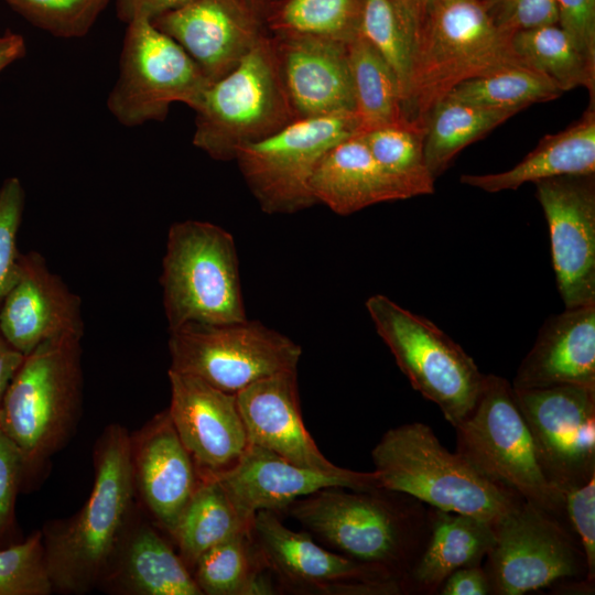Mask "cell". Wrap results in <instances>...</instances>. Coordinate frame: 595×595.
Returning a JSON list of instances; mask_svg holds the SVG:
<instances>
[{"label":"cell","instance_id":"cell-1","mask_svg":"<svg viewBox=\"0 0 595 595\" xmlns=\"http://www.w3.org/2000/svg\"><path fill=\"white\" fill-rule=\"evenodd\" d=\"M425 506L383 488L329 487L295 500L284 511L322 543L401 582L407 592V575L430 532L431 507Z\"/></svg>","mask_w":595,"mask_h":595},{"label":"cell","instance_id":"cell-2","mask_svg":"<svg viewBox=\"0 0 595 595\" xmlns=\"http://www.w3.org/2000/svg\"><path fill=\"white\" fill-rule=\"evenodd\" d=\"M95 479L80 510L43 532L54 589L83 594L99 584L129 529L136 486L131 435L109 424L94 451Z\"/></svg>","mask_w":595,"mask_h":595},{"label":"cell","instance_id":"cell-3","mask_svg":"<svg viewBox=\"0 0 595 595\" xmlns=\"http://www.w3.org/2000/svg\"><path fill=\"white\" fill-rule=\"evenodd\" d=\"M380 488L409 495L434 509L491 526L524 499L442 445L425 423L388 430L371 452Z\"/></svg>","mask_w":595,"mask_h":595},{"label":"cell","instance_id":"cell-4","mask_svg":"<svg viewBox=\"0 0 595 595\" xmlns=\"http://www.w3.org/2000/svg\"><path fill=\"white\" fill-rule=\"evenodd\" d=\"M511 36L495 24L484 0H434L420 24L404 120L425 129L433 106L459 83L523 64Z\"/></svg>","mask_w":595,"mask_h":595},{"label":"cell","instance_id":"cell-5","mask_svg":"<svg viewBox=\"0 0 595 595\" xmlns=\"http://www.w3.org/2000/svg\"><path fill=\"white\" fill-rule=\"evenodd\" d=\"M83 335L67 333L28 354L0 404V429L20 450L24 473L37 469L67 442L82 408Z\"/></svg>","mask_w":595,"mask_h":595},{"label":"cell","instance_id":"cell-6","mask_svg":"<svg viewBox=\"0 0 595 595\" xmlns=\"http://www.w3.org/2000/svg\"><path fill=\"white\" fill-rule=\"evenodd\" d=\"M169 331L247 320L232 235L209 221L171 225L160 277Z\"/></svg>","mask_w":595,"mask_h":595},{"label":"cell","instance_id":"cell-7","mask_svg":"<svg viewBox=\"0 0 595 595\" xmlns=\"http://www.w3.org/2000/svg\"><path fill=\"white\" fill-rule=\"evenodd\" d=\"M193 144L219 161L294 120L267 33L240 63L210 83L194 106Z\"/></svg>","mask_w":595,"mask_h":595},{"label":"cell","instance_id":"cell-8","mask_svg":"<svg viewBox=\"0 0 595 595\" xmlns=\"http://www.w3.org/2000/svg\"><path fill=\"white\" fill-rule=\"evenodd\" d=\"M366 309L378 335L413 389L435 403L454 428L474 410L486 375L446 333L382 294Z\"/></svg>","mask_w":595,"mask_h":595},{"label":"cell","instance_id":"cell-9","mask_svg":"<svg viewBox=\"0 0 595 595\" xmlns=\"http://www.w3.org/2000/svg\"><path fill=\"white\" fill-rule=\"evenodd\" d=\"M456 452L526 501L565 520L564 496L547 479L511 383L486 375L472 413L455 426Z\"/></svg>","mask_w":595,"mask_h":595},{"label":"cell","instance_id":"cell-10","mask_svg":"<svg viewBox=\"0 0 595 595\" xmlns=\"http://www.w3.org/2000/svg\"><path fill=\"white\" fill-rule=\"evenodd\" d=\"M357 112L294 119L273 134L240 148V173L267 214H293L316 201L311 180L324 155L360 132Z\"/></svg>","mask_w":595,"mask_h":595},{"label":"cell","instance_id":"cell-11","mask_svg":"<svg viewBox=\"0 0 595 595\" xmlns=\"http://www.w3.org/2000/svg\"><path fill=\"white\" fill-rule=\"evenodd\" d=\"M170 332L171 370L236 394L275 374L298 370L302 348L258 321L186 323Z\"/></svg>","mask_w":595,"mask_h":595},{"label":"cell","instance_id":"cell-12","mask_svg":"<svg viewBox=\"0 0 595 595\" xmlns=\"http://www.w3.org/2000/svg\"><path fill=\"white\" fill-rule=\"evenodd\" d=\"M493 528L496 540L483 565L490 594L522 595L586 578L585 554L567 521L523 500Z\"/></svg>","mask_w":595,"mask_h":595},{"label":"cell","instance_id":"cell-13","mask_svg":"<svg viewBox=\"0 0 595 595\" xmlns=\"http://www.w3.org/2000/svg\"><path fill=\"white\" fill-rule=\"evenodd\" d=\"M210 84L192 57L149 19L128 23L119 77L107 105L127 127L164 120L173 102L192 109Z\"/></svg>","mask_w":595,"mask_h":595},{"label":"cell","instance_id":"cell-14","mask_svg":"<svg viewBox=\"0 0 595 595\" xmlns=\"http://www.w3.org/2000/svg\"><path fill=\"white\" fill-rule=\"evenodd\" d=\"M512 389L549 483L563 493L594 477L595 389L575 385Z\"/></svg>","mask_w":595,"mask_h":595},{"label":"cell","instance_id":"cell-15","mask_svg":"<svg viewBox=\"0 0 595 595\" xmlns=\"http://www.w3.org/2000/svg\"><path fill=\"white\" fill-rule=\"evenodd\" d=\"M251 534L262 562L286 588L326 594L378 595L385 593L383 582L401 583L318 545L309 532L291 530L271 510L256 513Z\"/></svg>","mask_w":595,"mask_h":595},{"label":"cell","instance_id":"cell-16","mask_svg":"<svg viewBox=\"0 0 595 595\" xmlns=\"http://www.w3.org/2000/svg\"><path fill=\"white\" fill-rule=\"evenodd\" d=\"M533 184L548 223L553 270L565 309L595 305V174Z\"/></svg>","mask_w":595,"mask_h":595},{"label":"cell","instance_id":"cell-17","mask_svg":"<svg viewBox=\"0 0 595 595\" xmlns=\"http://www.w3.org/2000/svg\"><path fill=\"white\" fill-rule=\"evenodd\" d=\"M167 413L201 477L231 468L249 445L236 394L192 375L167 371Z\"/></svg>","mask_w":595,"mask_h":595},{"label":"cell","instance_id":"cell-18","mask_svg":"<svg viewBox=\"0 0 595 595\" xmlns=\"http://www.w3.org/2000/svg\"><path fill=\"white\" fill-rule=\"evenodd\" d=\"M210 477L220 484L240 519L250 528L258 511H284L295 500L324 488H380L375 470L346 468L336 474L322 473L292 464L272 451L250 443L231 468Z\"/></svg>","mask_w":595,"mask_h":595},{"label":"cell","instance_id":"cell-19","mask_svg":"<svg viewBox=\"0 0 595 595\" xmlns=\"http://www.w3.org/2000/svg\"><path fill=\"white\" fill-rule=\"evenodd\" d=\"M213 83L234 69L268 33L245 0H191L151 20Z\"/></svg>","mask_w":595,"mask_h":595},{"label":"cell","instance_id":"cell-20","mask_svg":"<svg viewBox=\"0 0 595 595\" xmlns=\"http://www.w3.org/2000/svg\"><path fill=\"white\" fill-rule=\"evenodd\" d=\"M294 119L356 112L347 43L269 34Z\"/></svg>","mask_w":595,"mask_h":595},{"label":"cell","instance_id":"cell-21","mask_svg":"<svg viewBox=\"0 0 595 595\" xmlns=\"http://www.w3.org/2000/svg\"><path fill=\"white\" fill-rule=\"evenodd\" d=\"M84 335L80 299L36 251L21 253L19 273L0 303V334L24 356L42 342Z\"/></svg>","mask_w":595,"mask_h":595},{"label":"cell","instance_id":"cell-22","mask_svg":"<svg viewBox=\"0 0 595 595\" xmlns=\"http://www.w3.org/2000/svg\"><path fill=\"white\" fill-rule=\"evenodd\" d=\"M131 466L136 490L155 523L170 534L198 487L201 475L167 410L131 435Z\"/></svg>","mask_w":595,"mask_h":595},{"label":"cell","instance_id":"cell-23","mask_svg":"<svg viewBox=\"0 0 595 595\" xmlns=\"http://www.w3.org/2000/svg\"><path fill=\"white\" fill-rule=\"evenodd\" d=\"M236 398L250 444L312 470L333 474L346 470L322 454L304 425L298 370L258 380L237 392Z\"/></svg>","mask_w":595,"mask_h":595},{"label":"cell","instance_id":"cell-24","mask_svg":"<svg viewBox=\"0 0 595 595\" xmlns=\"http://www.w3.org/2000/svg\"><path fill=\"white\" fill-rule=\"evenodd\" d=\"M559 385L595 389V305L549 316L511 383L515 389Z\"/></svg>","mask_w":595,"mask_h":595},{"label":"cell","instance_id":"cell-25","mask_svg":"<svg viewBox=\"0 0 595 595\" xmlns=\"http://www.w3.org/2000/svg\"><path fill=\"white\" fill-rule=\"evenodd\" d=\"M316 203L346 216L368 206L415 197V192L372 156L361 136L333 147L311 180Z\"/></svg>","mask_w":595,"mask_h":595},{"label":"cell","instance_id":"cell-26","mask_svg":"<svg viewBox=\"0 0 595 595\" xmlns=\"http://www.w3.org/2000/svg\"><path fill=\"white\" fill-rule=\"evenodd\" d=\"M129 529L101 582L132 595H203L190 567L156 529L148 523Z\"/></svg>","mask_w":595,"mask_h":595},{"label":"cell","instance_id":"cell-27","mask_svg":"<svg viewBox=\"0 0 595 595\" xmlns=\"http://www.w3.org/2000/svg\"><path fill=\"white\" fill-rule=\"evenodd\" d=\"M495 540L490 523L431 508L426 543L405 578L408 594H437L456 570L482 565Z\"/></svg>","mask_w":595,"mask_h":595},{"label":"cell","instance_id":"cell-28","mask_svg":"<svg viewBox=\"0 0 595 595\" xmlns=\"http://www.w3.org/2000/svg\"><path fill=\"white\" fill-rule=\"evenodd\" d=\"M595 174V106L566 129L545 136L533 151L512 169L490 174H464L461 183L497 193L524 183L565 175Z\"/></svg>","mask_w":595,"mask_h":595},{"label":"cell","instance_id":"cell-29","mask_svg":"<svg viewBox=\"0 0 595 595\" xmlns=\"http://www.w3.org/2000/svg\"><path fill=\"white\" fill-rule=\"evenodd\" d=\"M517 109H491L445 96L431 109L425 123L424 159L435 180L467 145L482 139Z\"/></svg>","mask_w":595,"mask_h":595},{"label":"cell","instance_id":"cell-30","mask_svg":"<svg viewBox=\"0 0 595 595\" xmlns=\"http://www.w3.org/2000/svg\"><path fill=\"white\" fill-rule=\"evenodd\" d=\"M242 531L251 528L240 519L220 484L204 476L169 536L192 572L201 555Z\"/></svg>","mask_w":595,"mask_h":595},{"label":"cell","instance_id":"cell-31","mask_svg":"<svg viewBox=\"0 0 595 595\" xmlns=\"http://www.w3.org/2000/svg\"><path fill=\"white\" fill-rule=\"evenodd\" d=\"M263 569L251 531H242L201 555L192 574L205 595L273 594Z\"/></svg>","mask_w":595,"mask_h":595},{"label":"cell","instance_id":"cell-32","mask_svg":"<svg viewBox=\"0 0 595 595\" xmlns=\"http://www.w3.org/2000/svg\"><path fill=\"white\" fill-rule=\"evenodd\" d=\"M361 131L403 120V98L392 68L360 34L347 43Z\"/></svg>","mask_w":595,"mask_h":595},{"label":"cell","instance_id":"cell-33","mask_svg":"<svg viewBox=\"0 0 595 595\" xmlns=\"http://www.w3.org/2000/svg\"><path fill=\"white\" fill-rule=\"evenodd\" d=\"M363 0H273L262 13L268 34L349 43L359 34Z\"/></svg>","mask_w":595,"mask_h":595},{"label":"cell","instance_id":"cell-34","mask_svg":"<svg viewBox=\"0 0 595 595\" xmlns=\"http://www.w3.org/2000/svg\"><path fill=\"white\" fill-rule=\"evenodd\" d=\"M517 57L551 79L564 93L584 87L595 101V66L577 51L559 24L519 31L511 36Z\"/></svg>","mask_w":595,"mask_h":595},{"label":"cell","instance_id":"cell-35","mask_svg":"<svg viewBox=\"0 0 595 595\" xmlns=\"http://www.w3.org/2000/svg\"><path fill=\"white\" fill-rule=\"evenodd\" d=\"M421 18L407 0H363L359 34L386 60L407 95Z\"/></svg>","mask_w":595,"mask_h":595},{"label":"cell","instance_id":"cell-36","mask_svg":"<svg viewBox=\"0 0 595 595\" xmlns=\"http://www.w3.org/2000/svg\"><path fill=\"white\" fill-rule=\"evenodd\" d=\"M563 93L543 74L524 65H507L456 85L446 96L491 109L522 110L556 99Z\"/></svg>","mask_w":595,"mask_h":595},{"label":"cell","instance_id":"cell-37","mask_svg":"<svg viewBox=\"0 0 595 595\" xmlns=\"http://www.w3.org/2000/svg\"><path fill=\"white\" fill-rule=\"evenodd\" d=\"M425 129L400 120L359 132L372 156L416 194L434 193V178L424 159Z\"/></svg>","mask_w":595,"mask_h":595},{"label":"cell","instance_id":"cell-38","mask_svg":"<svg viewBox=\"0 0 595 595\" xmlns=\"http://www.w3.org/2000/svg\"><path fill=\"white\" fill-rule=\"evenodd\" d=\"M52 591L42 531L0 550V595H48Z\"/></svg>","mask_w":595,"mask_h":595},{"label":"cell","instance_id":"cell-39","mask_svg":"<svg viewBox=\"0 0 595 595\" xmlns=\"http://www.w3.org/2000/svg\"><path fill=\"white\" fill-rule=\"evenodd\" d=\"M34 25L60 37L85 35L109 0H6Z\"/></svg>","mask_w":595,"mask_h":595},{"label":"cell","instance_id":"cell-40","mask_svg":"<svg viewBox=\"0 0 595 595\" xmlns=\"http://www.w3.org/2000/svg\"><path fill=\"white\" fill-rule=\"evenodd\" d=\"M25 194L18 177L0 186V303L14 283L20 267L18 232L22 221Z\"/></svg>","mask_w":595,"mask_h":595},{"label":"cell","instance_id":"cell-41","mask_svg":"<svg viewBox=\"0 0 595 595\" xmlns=\"http://www.w3.org/2000/svg\"><path fill=\"white\" fill-rule=\"evenodd\" d=\"M489 15L504 32L559 24L556 0H484Z\"/></svg>","mask_w":595,"mask_h":595},{"label":"cell","instance_id":"cell-42","mask_svg":"<svg viewBox=\"0 0 595 595\" xmlns=\"http://www.w3.org/2000/svg\"><path fill=\"white\" fill-rule=\"evenodd\" d=\"M564 507L569 523L578 538L587 565V582L595 581V476L587 483L565 489Z\"/></svg>","mask_w":595,"mask_h":595},{"label":"cell","instance_id":"cell-43","mask_svg":"<svg viewBox=\"0 0 595 595\" xmlns=\"http://www.w3.org/2000/svg\"><path fill=\"white\" fill-rule=\"evenodd\" d=\"M559 25L577 51L595 66V0H556Z\"/></svg>","mask_w":595,"mask_h":595},{"label":"cell","instance_id":"cell-44","mask_svg":"<svg viewBox=\"0 0 595 595\" xmlns=\"http://www.w3.org/2000/svg\"><path fill=\"white\" fill-rule=\"evenodd\" d=\"M24 475L22 454L0 429V534L11 522L18 488Z\"/></svg>","mask_w":595,"mask_h":595},{"label":"cell","instance_id":"cell-45","mask_svg":"<svg viewBox=\"0 0 595 595\" xmlns=\"http://www.w3.org/2000/svg\"><path fill=\"white\" fill-rule=\"evenodd\" d=\"M441 595H488L490 585L483 565L458 569L442 584Z\"/></svg>","mask_w":595,"mask_h":595},{"label":"cell","instance_id":"cell-46","mask_svg":"<svg viewBox=\"0 0 595 595\" xmlns=\"http://www.w3.org/2000/svg\"><path fill=\"white\" fill-rule=\"evenodd\" d=\"M191 0H117L118 14L129 23L134 19H149L176 9Z\"/></svg>","mask_w":595,"mask_h":595},{"label":"cell","instance_id":"cell-47","mask_svg":"<svg viewBox=\"0 0 595 595\" xmlns=\"http://www.w3.org/2000/svg\"><path fill=\"white\" fill-rule=\"evenodd\" d=\"M24 357L22 353L13 348L0 334V404L9 383Z\"/></svg>","mask_w":595,"mask_h":595},{"label":"cell","instance_id":"cell-48","mask_svg":"<svg viewBox=\"0 0 595 595\" xmlns=\"http://www.w3.org/2000/svg\"><path fill=\"white\" fill-rule=\"evenodd\" d=\"M25 54V42L20 34L7 32L0 36V72Z\"/></svg>","mask_w":595,"mask_h":595},{"label":"cell","instance_id":"cell-49","mask_svg":"<svg viewBox=\"0 0 595 595\" xmlns=\"http://www.w3.org/2000/svg\"><path fill=\"white\" fill-rule=\"evenodd\" d=\"M407 1L418 12L422 21L423 17L425 15L426 11L429 10V8L431 7L434 0H407Z\"/></svg>","mask_w":595,"mask_h":595},{"label":"cell","instance_id":"cell-50","mask_svg":"<svg viewBox=\"0 0 595 595\" xmlns=\"http://www.w3.org/2000/svg\"><path fill=\"white\" fill-rule=\"evenodd\" d=\"M255 11L262 15L267 0H245Z\"/></svg>","mask_w":595,"mask_h":595},{"label":"cell","instance_id":"cell-51","mask_svg":"<svg viewBox=\"0 0 595 595\" xmlns=\"http://www.w3.org/2000/svg\"><path fill=\"white\" fill-rule=\"evenodd\" d=\"M271 1H273V0H267V4H268L269 2H271Z\"/></svg>","mask_w":595,"mask_h":595}]
</instances>
